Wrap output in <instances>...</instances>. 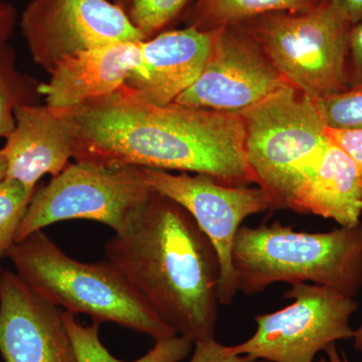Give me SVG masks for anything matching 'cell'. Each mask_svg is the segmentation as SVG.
I'll return each instance as SVG.
<instances>
[{
	"label": "cell",
	"instance_id": "cell-1",
	"mask_svg": "<svg viewBox=\"0 0 362 362\" xmlns=\"http://www.w3.org/2000/svg\"><path fill=\"white\" fill-rule=\"evenodd\" d=\"M76 133V161L180 170L233 187L251 183L240 114L150 103L123 86L61 110Z\"/></svg>",
	"mask_w": 362,
	"mask_h": 362
},
{
	"label": "cell",
	"instance_id": "cell-2",
	"mask_svg": "<svg viewBox=\"0 0 362 362\" xmlns=\"http://www.w3.org/2000/svg\"><path fill=\"white\" fill-rule=\"evenodd\" d=\"M105 255L176 335L214 339L220 261L187 209L156 192L129 228L106 243Z\"/></svg>",
	"mask_w": 362,
	"mask_h": 362
},
{
	"label": "cell",
	"instance_id": "cell-3",
	"mask_svg": "<svg viewBox=\"0 0 362 362\" xmlns=\"http://www.w3.org/2000/svg\"><path fill=\"white\" fill-rule=\"evenodd\" d=\"M18 275L39 296L66 312L113 322L160 340L175 332L157 315L125 276L110 262L83 263L71 258L42 230L9 250Z\"/></svg>",
	"mask_w": 362,
	"mask_h": 362
},
{
	"label": "cell",
	"instance_id": "cell-4",
	"mask_svg": "<svg viewBox=\"0 0 362 362\" xmlns=\"http://www.w3.org/2000/svg\"><path fill=\"white\" fill-rule=\"evenodd\" d=\"M239 291L255 295L276 283L311 282L354 298L362 288V221L327 233L291 226H242L233 249Z\"/></svg>",
	"mask_w": 362,
	"mask_h": 362
},
{
	"label": "cell",
	"instance_id": "cell-5",
	"mask_svg": "<svg viewBox=\"0 0 362 362\" xmlns=\"http://www.w3.org/2000/svg\"><path fill=\"white\" fill-rule=\"evenodd\" d=\"M240 115L250 181L265 190L273 209H291L329 142L315 101L287 85Z\"/></svg>",
	"mask_w": 362,
	"mask_h": 362
},
{
	"label": "cell",
	"instance_id": "cell-6",
	"mask_svg": "<svg viewBox=\"0 0 362 362\" xmlns=\"http://www.w3.org/2000/svg\"><path fill=\"white\" fill-rule=\"evenodd\" d=\"M286 82L318 99L349 89L351 25L324 1L304 13H272L242 23Z\"/></svg>",
	"mask_w": 362,
	"mask_h": 362
},
{
	"label": "cell",
	"instance_id": "cell-7",
	"mask_svg": "<svg viewBox=\"0 0 362 362\" xmlns=\"http://www.w3.org/2000/svg\"><path fill=\"white\" fill-rule=\"evenodd\" d=\"M154 194L143 168L76 161L35 192L16 243L45 226L70 220L98 221L115 233H123Z\"/></svg>",
	"mask_w": 362,
	"mask_h": 362
},
{
	"label": "cell",
	"instance_id": "cell-8",
	"mask_svg": "<svg viewBox=\"0 0 362 362\" xmlns=\"http://www.w3.org/2000/svg\"><path fill=\"white\" fill-rule=\"evenodd\" d=\"M284 297L294 302L255 317L256 332L230 346L233 352L257 361L314 362L316 354L329 345L354 338L350 318L358 308L354 298L308 283L292 285Z\"/></svg>",
	"mask_w": 362,
	"mask_h": 362
},
{
	"label": "cell",
	"instance_id": "cell-9",
	"mask_svg": "<svg viewBox=\"0 0 362 362\" xmlns=\"http://www.w3.org/2000/svg\"><path fill=\"white\" fill-rule=\"evenodd\" d=\"M143 169L154 192L187 209L211 240L221 266L218 303L230 305L239 292L233 264L235 237L247 218L273 209L270 197L259 187H233L209 175H173L160 169Z\"/></svg>",
	"mask_w": 362,
	"mask_h": 362
},
{
	"label": "cell",
	"instance_id": "cell-10",
	"mask_svg": "<svg viewBox=\"0 0 362 362\" xmlns=\"http://www.w3.org/2000/svg\"><path fill=\"white\" fill-rule=\"evenodd\" d=\"M20 28L33 61L49 74L80 52L147 40L110 0H30Z\"/></svg>",
	"mask_w": 362,
	"mask_h": 362
},
{
	"label": "cell",
	"instance_id": "cell-11",
	"mask_svg": "<svg viewBox=\"0 0 362 362\" xmlns=\"http://www.w3.org/2000/svg\"><path fill=\"white\" fill-rule=\"evenodd\" d=\"M289 85L242 23L214 33L204 71L173 103L240 114Z\"/></svg>",
	"mask_w": 362,
	"mask_h": 362
},
{
	"label": "cell",
	"instance_id": "cell-12",
	"mask_svg": "<svg viewBox=\"0 0 362 362\" xmlns=\"http://www.w3.org/2000/svg\"><path fill=\"white\" fill-rule=\"evenodd\" d=\"M64 312L25 281L4 271L0 286V352L6 362H78Z\"/></svg>",
	"mask_w": 362,
	"mask_h": 362
},
{
	"label": "cell",
	"instance_id": "cell-13",
	"mask_svg": "<svg viewBox=\"0 0 362 362\" xmlns=\"http://www.w3.org/2000/svg\"><path fill=\"white\" fill-rule=\"evenodd\" d=\"M16 127L2 148L7 178L35 188L45 175H59L74 158L76 133L65 112L47 105H21L14 111Z\"/></svg>",
	"mask_w": 362,
	"mask_h": 362
},
{
	"label": "cell",
	"instance_id": "cell-14",
	"mask_svg": "<svg viewBox=\"0 0 362 362\" xmlns=\"http://www.w3.org/2000/svg\"><path fill=\"white\" fill-rule=\"evenodd\" d=\"M141 42H114L59 62L49 82L39 86L45 105L69 110L121 89L130 75L144 68Z\"/></svg>",
	"mask_w": 362,
	"mask_h": 362
},
{
	"label": "cell",
	"instance_id": "cell-15",
	"mask_svg": "<svg viewBox=\"0 0 362 362\" xmlns=\"http://www.w3.org/2000/svg\"><path fill=\"white\" fill-rule=\"evenodd\" d=\"M214 33L187 26L142 40L144 68L130 75L124 86L150 103H173L201 76Z\"/></svg>",
	"mask_w": 362,
	"mask_h": 362
},
{
	"label": "cell",
	"instance_id": "cell-16",
	"mask_svg": "<svg viewBox=\"0 0 362 362\" xmlns=\"http://www.w3.org/2000/svg\"><path fill=\"white\" fill-rule=\"evenodd\" d=\"M291 211L330 218L341 226L361 223L358 169L351 157L330 139L322 158L295 194Z\"/></svg>",
	"mask_w": 362,
	"mask_h": 362
},
{
	"label": "cell",
	"instance_id": "cell-17",
	"mask_svg": "<svg viewBox=\"0 0 362 362\" xmlns=\"http://www.w3.org/2000/svg\"><path fill=\"white\" fill-rule=\"evenodd\" d=\"M323 0H194L183 21L204 32L240 25L272 13H304L313 11Z\"/></svg>",
	"mask_w": 362,
	"mask_h": 362
},
{
	"label": "cell",
	"instance_id": "cell-18",
	"mask_svg": "<svg viewBox=\"0 0 362 362\" xmlns=\"http://www.w3.org/2000/svg\"><path fill=\"white\" fill-rule=\"evenodd\" d=\"M63 317L78 362H180L187 358L194 345L187 338L175 335L157 340L153 349L137 361H119L102 344L99 323L82 325L76 320L74 314L66 311Z\"/></svg>",
	"mask_w": 362,
	"mask_h": 362
},
{
	"label": "cell",
	"instance_id": "cell-19",
	"mask_svg": "<svg viewBox=\"0 0 362 362\" xmlns=\"http://www.w3.org/2000/svg\"><path fill=\"white\" fill-rule=\"evenodd\" d=\"M39 83L16 68V54L8 44L0 47V138L16 127L14 111L21 105L37 104Z\"/></svg>",
	"mask_w": 362,
	"mask_h": 362
},
{
	"label": "cell",
	"instance_id": "cell-20",
	"mask_svg": "<svg viewBox=\"0 0 362 362\" xmlns=\"http://www.w3.org/2000/svg\"><path fill=\"white\" fill-rule=\"evenodd\" d=\"M147 40L187 16L194 0H113Z\"/></svg>",
	"mask_w": 362,
	"mask_h": 362
},
{
	"label": "cell",
	"instance_id": "cell-21",
	"mask_svg": "<svg viewBox=\"0 0 362 362\" xmlns=\"http://www.w3.org/2000/svg\"><path fill=\"white\" fill-rule=\"evenodd\" d=\"M35 188L4 178L0 181V259L16 244V235Z\"/></svg>",
	"mask_w": 362,
	"mask_h": 362
},
{
	"label": "cell",
	"instance_id": "cell-22",
	"mask_svg": "<svg viewBox=\"0 0 362 362\" xmlns=\"http://www.w3.org/2000/svg\"><path fill=\"white\" fill-rule=\"evenodd\" d=\"M326 127L362 129V86L314 100Z\"/></svg>",
	"mask_w": 362,
	"mask_h": 362
},
{
	"label": "cell",
	"instance_id": "cell-23",
	"mask_svg": "<svg viewBox=\"0 0 362 362\" xmlns=\"http://www.w3.org/2000/svg\"><path fill=\"white\" fill-rule=\"evenodd\" d=\"M194 356L189 362H259L245 354L233 352L230 346H225L216 339L194 343Z\"/></svg>",
	"mask_w": 362,
	"mask_h": 362
},
{
	"label": "cell",
	"instance_id": "cell-24",
	"mask_svg": "<svg viewBox=\"0 0 362 362\" xmlns=\"http://www.w3.org/2000/svg\"><path fill=\"white\" fill-rule=\"evenodd\" d=\"M347 76L349 88L362 86V21L350 28Z\"/></svg>",
	"mask_w": 362,
	"mask_h": 362
},
{
	"label": "cell",
	"instance_id": "cell-25",
	"mask_svg": "<svg viewBox=\"0 0 362 362\" xmlns=\"http://www.w3.org/2000/svg\"><path fill=\"white\" fill-rule=\"evenodd\" d=\"M326 133L331 141L351 157L358 169L362 183V129L337 130L326 128Z\"/></svg>",
	"mask_w": 362,
	"mask_h": 362
},
{
	"label": "cell",
	"instance_id": "cell-26",
	"mask_svg": "<svg viewBox=\"0 0 362 362\" xmlns=\"http://www.w3.org/2000/svg\"><path fill=\"white\" fill-rule=\"evenodd\" d=\"M18 23V11L9 2L0 0V47L8 44Z\"/></svg>",
	"mask_w": 362,
	"mask_h": 362
},
{
	"label": "cell",
	"instance_id": "cell-27",
	"mask_svg": "<svg viewBox=\"0 0 362 362\" xmlns=\"http://www.w3.org/2000/svg\"><path fill=\"white\" fill-rule=\"evenodd\" d=\"M354 25L362 21V0H324Z\"/></svg>",
	"mask_w": 362,
	"mask_h": 362
},
{
	"label": "cell",
	"instance_id": "cell-28",
	"mask_svg": "<svg viewBox=\"0 0 362 362\" xmlns=\"http://www.w3.org/2000/svg\"><path fill=\"white\" fill-rule=\"evenodd\" d=\"M324 351L326 352V358L319 359L318 362H349V359H347V357L344 356V354H340L339 352H338V350L337 349V344L335 343H333V344L329 345V346L327 347Z\"/></svg>",
	"mask_w": 362,
	"mask_h": 362
},
{
	"label": "cell",
	"instance_id": "cell-29",
	"mask_svg": "<svg viewBox=\"0 0 362 362\" xmlns=\"http://www.w3.org/2000/svg\"><path fill=\"white\" fill-rule=\"evenodd\" d=\"M354 347L362 354V324L356 330H354Z\"/></svg>",
	"mask_w": 362,
	"mask_h": 362
},
{
	"label": "cell",
	"instance_id": "cell-30",
	"mask_svg": "<svg viewBox=\"0 0 362 362\" xmlns=\"http://www.w3.org/2000/svg\"><path fill=\"white\" fill-rule=\"evenodd\" d=\"M7 175V162L4 152L0 149V181L6 178Z\"/></svg>",
	"mask_w": 362,
	"mask_h": 362
},
{
	"label": "cell",
	"instance_id": "cell-31",
	"mask_svg": "<svg viewBox=\"0 0 362 362\" xmlns=\"http://www.w3.org/2000/svg\"><path fill=\"white\" fill-rule=\"evenodd\" d=\"M2 274H4V271H2L1 267H0V286H1Z\"/></svg>",
	"mask_w": 362,
	"mask_h": 362
}]
</instances>
